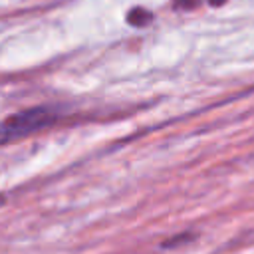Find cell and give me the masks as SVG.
Here are the masks:
<instances>
[{
	"instance_id": "1",
	"label": "cell",
	"mask_w": 254,
	"mask_h": 254,
	"mask_svg": "<svg viewBox=\"0 0 254 254\" xmlns=\"http://www.w3.org/2000/svg\"><path fill=\"white\" fill-rule=\"evenodd\" d=\"M58 117H60L58 109L48 107V105L18 111L0 123V145L12 143V141L28 137L36 131H42V129L50 127L52 123H56Z\"/></svg>"
},
{
	"instance_id": "2",
	"label": "cell",
	"mask_w": 254,
	"mask_h": 254,
	"mask_svg": "<svg viewBox=\"0 0 254 254\" xmlns=\"http://www.w3.org/2000/svg\"><path fill=\"white\" fill-rule=\"evenodd\" d=\"M151 18H153V14L147 12L145 8H133L129 12V16H127V20H129L131 26H145V24L151 22Z\"/></svg>"
},
{
	"instance_id": "3",
	"label": "cell",
	"mask_w": 254,
	"mask_h": 254,
	"mask_svg": "<svg viewBox=\"0 0 254 254\" xmlns=\"http://www.w3.org/2000/svg\"><path fill=\"white\" fill-rule=\"evenodd\" d=\"M194 4H196V0H175V6L177 8H185V10H190Z\"/></svg>"
},
{
	"instance_id": "4",
	"label": "cell",
	"mask_w": 254,
	"mask_h": 254,
	"mask_svg": "<svg viewBox=\"0 0 254 254\" xmlns=\"http://www.w3.org/2000/svg\"><path fill=\"white\" fill-rule=\"evenodd\" d=\"M206 2H208L210 6H222V4L226 2V0H206Z\"/></svg>"
}]
</instances>
